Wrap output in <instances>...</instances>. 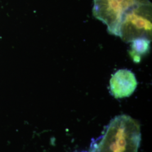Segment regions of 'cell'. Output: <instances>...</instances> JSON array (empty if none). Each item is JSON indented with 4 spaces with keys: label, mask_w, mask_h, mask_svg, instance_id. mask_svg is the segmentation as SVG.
Returning a JSON list of instances; mask_svg holds the SVG:
<instances>
[{
    "label": "cell",
    "mask_w": 152,
    "mask_h": 152,
    "mask_svg": "<svg viewBox=\"0 0 152 152\" xmlns=\"http://www.w3.org/2000/svg\"><path fill=\"white\" fill-rule=\"evenodd\" d=\"M141 141L138 122L127 115L112 120L103 135L94 143L89 152H137Z\"/></svg>",
    "instance_id": "cell-1"
},
{
    "label": "cell",
    "mask_w": 152,
    "mask_h": 152,
    "mask_svg": "<svg viewBox=\"0 0 152 152\" xmlns=\"http://www.w3.org/2000/svg\"><path fill=\"white\" fill-rule=\"evenodd\" d=\"M118 37L130 43L138 38L152 40V7L150 1L132 9L120 24Z\"/></svg>",
    "instance_id": "cell-2"
},
{
    "label": "cell",
    "mask_w": 152,
    "mask_h": 152,
    "mask_svg": "<svg viewBox=\"0 0 152 152\" xmlns=\"http://www.w3.org/2000/svg\"><path fill=\"white\" fill-rule=\"evenodd\" d=\"M92 14L107 25L109 33L118 36L120 24L125 14L149 0H94Z\"/></svg>",
    "instance_id": "cell-3"
},
{
    "label": "cell",
    "mask_w": 152,
    "mask_h": 152,
    "mask_svg": "<svg viewBox=\"0 0 152 152\" xmlns=\"http://www.w3.org/2000/svg\"><path fill=\"white\" fill-rule=\"evenodd\" d=\"M137 85L135 75L127 69H120L112 76L110 80V92L116 99L129 97Z\"/></svg>",
    "instance_id": "cell-4"
},
{
    "label": "cell",
    "mask_w": 152,
    "mask_h": 152,
    "mask_svg": "<svg viewBox=\"0 0 152 152\" xmlns=\"http://www.w3.org/2000/svg\"><path fill=\"white\" fill-rule=\"evenodd\" d=\"M151 42V40L146 38H138L131 42L129 54L134 62L140 63L142 57L149 53Z\"/></svg>",
    "instance_id": "cell-5"
}]
</instances>
